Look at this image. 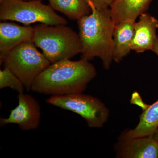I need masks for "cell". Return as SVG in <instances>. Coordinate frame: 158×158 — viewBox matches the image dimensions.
Returning a JSON list of instances; mask_svg holds the SVG:
<instances>
[{
	"mask_svg": "<svg viewBox=\"0 0 158 158\" xmlns=\"http://www.w3.org/2000/svg\"><path fill=\"white\" fill-rule=\"evenodd\" d=\"M33 42L52 63L70 59L82 52L78 34L66 25L40 23L33 27Z\"/></svg>",
	"mask_w": 158,
	"mask_h": 158,
	"instance_id": "3957f363",
	"label": "cell"
},
{
	"mask_svg": "<svg viewBox=\"0 0 158 158\" xmlns=\"http://www.w3.org/2000/svg\"><path fill=\"white\" fill-rule=\"evenodd\" d=\"M0 19L18 22L25 26L35 23L49 25L67 23L49 5L36 0H4L0 6Z\"/></svg>",
	"mask_w": 158,
	"mask_h": 158,
	"instance_id": "5b68a950",
	"label": "cell"
},
{
	"mask_svg": "<svg viewBox=\"0 0 158 158\" xmlns=\"http://www.w3.org/2000/svg\"><path fill=\"white\" fill-rule=\"evenodd\" d=\"M46 102L62 110L76 113L90 127L101 128L108 121L110 110L98 98L83 93L51 96Z\"/></svg>",
	"mask_w": 158,
	"mask_h": 158,
	"instance_id": "8992f818",
	"label": "cell"
},
{
	"mask_svg": "<svg viewBox=\"0 0 158 158\" xmlns=\"http://www.w3.org/2000/svg\"><path fill=\"white\" fill-rule=\"evenodd\" d=\"M152 51L155 53L156 54L157 56H158V37H157L154 46Z\"/></svg>",
	"mask_w": 158,
	"mask_h": 158,
	"instance_id": "e0dca14e",
	"label": "cell"
},
{
	"mask_svg": "<svg viewBox=\"0 0 158 158\" xmlns=\"http://www.w3.org/2000/svg\"><path fill=\"white\" fill-rule=\"evenodd\" d=\"M49 6L69 19L78 20L88 15L91 9L87 0H49Z\"/></svg>",
	"mask_w": 158,
	"mask_h": 158,
	"instance_id": "5bb4252c",
	"label": "cell"
},
{
	"mask_svg": "<svg viewBox=\"0 0 158 158\" xmlns=\"http://www.w3.org/2000/svg\"><path fill=\"white\" fill-rule=\"evenodd\" d=\"M136 20L127 19L115 25L113 35V61L121 62L131 50Z\"/></svg>",
	"mask_w": 158,
	"mask_h": 158,
	"instance_id": "7c38bea8",
	"label": "cell"
},
{
	"mask_svg": "<svg viewBox=\"0 0 158 158\" xmlns=\"http://www.w3.org/2000/svg\"><path fill=\"white\" fill-rule=\"evenodd\" d=\"M34 34V28L31 26L2 22L0 23V59L20 44L32 41Z\"/></svg>",
	"mask_w": 158,
	"mask_h": 158,
	"instance_id": "8fae6325",
	"label": "cell"
},
{
	"mask_svg": "<svg viewBox=\"0 0 158 158\" xmlns=\"http://www.w3.org/2000/svg\"><path fill=\"white\" fill-rule=\"evenodd\" d=\"M152 0H115L110 7L111 17L115 25L127 19L136 20L146 12Z\"/></svg>",
	"mask_w": 158,
	"mask_h": 158,
	"instance_id": "4fadbf2b",
	"label": "cell"
},
{
	"mask_svg": "<svg viewBox=\"0 0 158 158\" xmlns=\"http://www.w3.org/2000/svg\"><path fill=\"white\" fill-rule=\"evenodd\" d=\"M17 97V106L11 110L8 117L0 118V125L15 124L23 131L37 129L41 117L39 103L32 95L24 92L18 93Z\"/></svg>",
	"mask_w": 158,
	"mask_h": 158,
	"instance_id": "52a82bcc",
	"label": "cell"
},
{
	"mask_svg": "<svg viewBox=\"0 0 158 158\" xmlns=\"http://www.w3.org/2000/svg\"><path fill=\"white\" fill-rule=\"evenodd\" d=\"M25 1H32V0H25ZM36 1H41L42 0H36Z\"/></svg>",
	"mask_w": 158,
	"mask_h": 158,
	"instance_id": "ffe728a7",
	"label": "cell"
},
{
	"mask_svg": "<svg viewBox=\"0 0 158 158\" xmlns=\"http://www.w3.org/2000/svg\"><path fill=\"white\" fill-rule=\"evenodd\" d=\"M0 62L4 67L9 68L18 77L27 91L31 90L33 83L40 74L51 64L32 40L15 47L0 59Z\"/></svg>",
	"mask_w": 158,
	"mask_h": 158,
	"instance_id": "277c9868",
	"label": "cell"
},
{
	"mask_svg": "<svg viewBox=\"0 0 158 158\" xmlns=\"http://www.w3.org/2000/svg\"><path fill=\"white\" fill-rule=\"evenodd\" d=\"M158 28V20L155 17L146 12L141 14L135 23L131 50L138 53L152 51L158 37L156 34Z\"/></svg>",
	"mask_w": 158,
	"mask_h": 158,
	"instance_id": "30bf717a",
	"label": "cell"
},
{
	"mask_svg": "<svg viewBox=\"0 0 158 158\" xmlns=\"http://www.w3.org/2000/svg\"><path fill=\"white\" fill-rule=\"evenodd\" d=\"M131 102L133 104L140 107L142 113L137 126L123 133L120 137L133 138L153 135L158 127V99L152 104H147L142 101L138 93L135 92Z\"/></svg>",
	"mask_w": 158,
	"mask_h": 158,
	"instance_id": "9c48e42d",
	"label": "cell"
},
{
	"mask_svg": "<svg viewBox=\"0 0 158 158\" xmlns=\"http://www.w3.org/2000/svg\"><path fill=\"white\" fill-rule=\"evenodd\" d=\"M114 147L116 158H158V142L153 135L133 138L120 137Z\"/></svg>",
	"mask_w": 158,
	"mask_h": 158,
	"instance_id": "ba28073f",
	"label": "cell"
},
{
	"mask_svg": "<svg viewBox=\"0 0 158 158\" xmlns=\"http://www.w3.org/2000/svg\"><path fill=\"white\" fill-rule=\"evenodd\" d=\"M96 75V69L90 61L64 59L52 63L40 74L31 90L51 96L83 93Z\"/></svg>",
	"mask_w": 158,
	"mask_h": 158,
	"instance_id": "6da1fadb",
	"label": "cell"
},
{
	"mask_svg": "<svg viewBox=\"0 0 158 158\" xmlns=\"http://www.w3.org/2000/svg\"><path fill=\"white\" fill-rule=\"evenodd\" d=\"M153 136L154 138L155 139L156 141H157L158 142V127L155 133L153 135Z\"/></svg>",
	"mask_w": 158,
	"mask_h": 158,
	"instance_id": "ac0fdd59",
	"label": "cell"
},
{
	"mask_svg": "<svg viewBox=\"0 0 158 158\" xmlns=\"http://www.w3.org/2000/svg\"><path fill=\"white\" fill-rule=\"evenodd\" d=\"M93 4L94 7L98 9L110 8L115 0H87Z\"/></svg>",
	"mask_w": 158,
	"mask_h": 158,
	"instance_id": "2e32d148",
	"label": "cell"
},
{
	"mask_svg": "<svg viewBox=\"0 0 158 158\" xmlns=\"http://www.w3.org/2000/svg\"><path fill=\"white\" fill-rule=\"evenodd\" d=\"M87 1L91 12L77 20L82 45L81 59L90 61L98 57L103 68L109 69L113 61V35L115 27L110 8L98 9Z\"/></svg>",
	"mask_w": 158,
	"mask_h": 158,
	"instance_id": "7a4b0ae2",
	"label": "cell"
},
{
	"mask_svg": "<svg viewBox=\"0 0 158 158\" xmlns=\"http://www.w3.org/2000/svg\"><path fill=\"white\" fill-rule=\"evenodd\" d=\"M10 88L18 93L24 92L25 87L18 77L10 69L4 67L0 70V89Z\"/></svg>",
	"mask_w": 158,
	"mask_h": 158,
	"instance_id": "9a60e30c",
	"label": "cell"
},
{
	"mask_svg": "<svg viewBox=\"0 0 158 158\" xmlns=\"http://www.w3.org/2000/svg\"><path fill=\"white\" fill-rule=\"evenodd\" d=\"M4 1V0H0V3H2Z\"/></svg>",
	"mask_w": 158,
	"mask_h": 158,
	"instance_id": "d6986e66",
	"label": "cell"
}]
</instances>
